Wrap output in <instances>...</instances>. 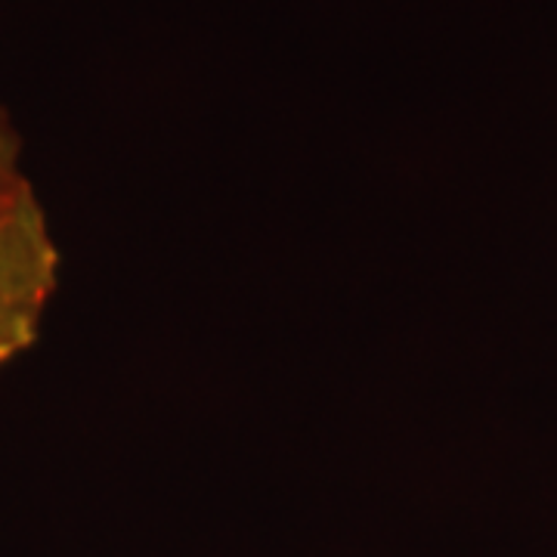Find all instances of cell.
Returning a JSON list of instances; mask_svg holds the SVG:
<instances>
[{
  "label": "cell",
  "instance_id": "cell-1",
  "mask_svg": "<svg viewBox=\"0 0 557 557\" xmlns=\"http://www.w3.org/2000/svg\"><path fill=\"white\" fill-rule=\"evenodd\" d=\"M60 273V245L35 186L0 201V369L38 344Z\"/></svg>",
  "mask_w": 557,
  "mask_h": 557
},
{
  "label": "cell",
  "instance_id": "cell-2",
  "mask_svg": "<svg viewBox=\"0 0 557 557\" xmlns=\"http://www.w3.org/2000/svg\"><path fill=\"white\" fill-rule=\"evenodd\" d=\"M32 189V180L22 164V134L10 109L0 102V201Z\"/></svg>",
  "mask_w": 557,
  "mask_h": 557
}]
</instances>
